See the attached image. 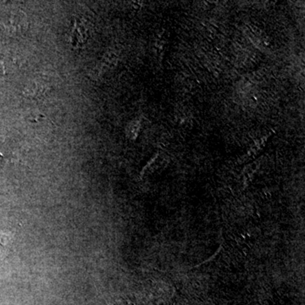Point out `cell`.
I'll list each match as a JSON object with an SVG mask.
<instances>
[{
  "label": "cell",
  "instance_id": "6da1fadb",
  "mask_svg": "<svg viewBox=\"0 0 305 305\" xmlns=\"http://www.w3.org/2000/svg\"><path fill=\"white\" fill-rule=\"evenodd\" d=\"M50 89L48 81L44 78H34L25 86L23 93L30 98H38L44 95Z\"/></svg>",
  "mask_w": 305,
  "mask_h": 305
},
{
  "label": "cell",
  "instance_id": "7a4b0ae2",
  "mask_svg": "<svg viewBox=\"0 0 305 305\" xmlns=\"http://www.w3.org/2000/svg\"><path fill=\"white\" fill-rule=\"evenodd\" d=\"M86 29L84 25H79L78 23H75L74 28L72 30V38L71 42L76 45L83 44L86 41L87 34Z\"/></svg>",
  "mask_w": 305,
  "mask_h": 305
},
{
  "label": "cell",
  "instance_id": "3957f363",
  "mask_svg": "<svg viewBox=\"0 0 305 305\" xmlns=\"http://www.w3.org/2000/svg\"><path fill=\"white\" fill-rule=\"evenodd\" d=\"M112 60H113V58H111V56L103 57L101 61H99V63L97 64V65L92 69V76L94 77L101 76L102 74L105 72V70L110 67L109 65H111Z\"/></svg>",
  "mask_w": 305,
  "mask_h": 305
}]
</instances>
